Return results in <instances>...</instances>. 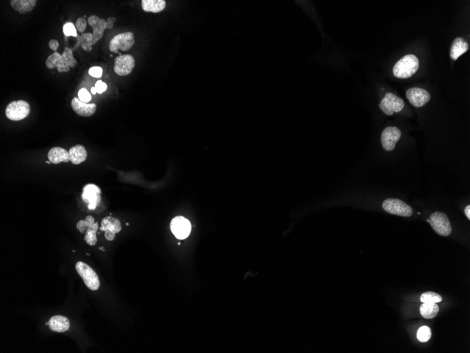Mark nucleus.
<instances>
[{
	"label": "nucleus",
	"instance_id": "obj_18",
	"mask_svg": "<svg viewBox=\"0 0 470 353\" xmlns=\"http://www.w3.org/2000/svg\"><path fill=\"white\" fill-rule=\"evenodd\" d=\"M49 326L52 332L64 333L69 329V320L65 317L56 315L50 318L49 321Z\"/></svg>",
	"mask_w": 470,
	"mask_h": 353
},
{
	"label": "nucleus",
	"instance_id": "obj_23",
	"mask_svg": "<svg viewBox=\"0 0 470 353\" xmlns=\"http://www.w3.org/2000/svg\"><path fill=\"white\" fill-rule=\"evenodd\" d=\"M166 2L164 0H142V9L146 12L159 13L162 12L166 7Z\"/></svg>",
	"mask_w": 470,
	"mask_h": 353
},
{
	"label": "nucleus",
	"instance_id": "obj_17",
	"mask_svg": "<svg viewBox=\"0 0 470 353\" xmlns=\"http://www.w3.org/2000/svg\"><path fill=\"white\" fill-rule=\"evenodd\" d=\"M71 107L78 115L83 117H89L95 114L97 105L95 103L88 104L83 103L78 97H74L71 101Z\"/></svg>",
	"mask_w": 470,
	"mask_h": 353
},
{
	"label": "nucleus",
	"instance_id": "obj_2",
	"mask_svg": "<svg viewBox=\"0 0 470 353\" xmlns=\"http://www.w3.org/2000/svg\"><path fill=\"white\" fill-rule=\"evenodd\" d=\"M419 67V60L417 56L414 54H407L395 64L393 73L396 78H410L418 71Z\"/></svg>",
	"mask_w": 470,
	"mask_h": 353
},
{
	"label": "nucleus",
	"instance_id": "obj_11",
	"mask_svg": "<svg viewBox=\"0 0 470 353\" xmlns=\"http://www.w3.org/2000/svg\"><path fill=\"white\" fill-rule=\"evenodd\" d=\"M170 229L172 233L178 239H185L192 230L191 223L183 216H176L170 223Z\"/></svg>",
	"mask_w": 470,
	"mask_h": 353
},
{
	"label": "nucleus",
	"instance_id": "obj_5",
	"mask_svg": "<svg viewBox=\"0 0 470 353\" xmlns=\"http://www.w3.org/2000/svg\"><path fill=\"white\" fill-rule=\"evenodd\" d=\"M428 222L436 233L441 236H449L452 232V227L447 215L441 212H436L431 215Z\"/></svg>",
	"mask_w": 470,
	"mask_h": 353
},
{
	"label": "nucleus",
	"instance_id": "obj_14",
	"mask_svg": "<svg viewBox=\"0 0 470 353\" xmlns=\"http://www.w3.org/2000/svg\"><path fill=\"white\" fill-rule=\"evenodd\" d=\"M406 97L410 104L415 107H421L428 103L431 100L429 92L420 88H409L406 92Z\"/></svg>",
	"mask_w": 470,
	"mask_h": 353
},
{
	"label": "nucleus",
	"instance_id": "obj_34",
	"mask_svg": "<svg viewBox=\"0 0 470 353\" xmlns=\"http://www.w3.org/2000/svg\"><path fill=\"white\" fill-rule=\"evenodd\" d=\"M117 22V18H114V17H109L106 20V26H107L108 29H112L114 27V23Z\"/></svg>",
	"mask_w": 470,
	"mask_h": 353
},
{
	"label": "nucleus",
	"instance_id": "obj_31",
	"mask_svg": "<svg viewBox=\"0 0 470 353\" xmlns=\"http://www.w3.org/2000/svg\"><path fill=\"white\" fill-rule=\"evenodd\" d=\"M86 27H87V22H86L85 19L83 18H78L76 23V28L80 33L84 32L85 31Z\"/></svg>",
	"mask_w": 470,
	"mask_h": 353
},
{
	"label": "nucleus",
	"instance_id": "obj_29",
	"mask_svg": "<svg viewBox=\"0 0 470 353\" xmlns=\"http://www.w3.org/2000/svg\"><path fill=\"white\" fill-rule=\"evenodd\" d=\"M78 98L83 103H88L92 99V97L87 89L81 88L78 92Z\"/></svg>",
	"mask_w": 470,
	"mask_h": 353
},
{
	"label": "nucleus",
	"instance_id": "obj_13",
	"mask_svg": "<svg viewBox=\"0 0 470 353\" xmlns=\"http://www.w3.org/2000/svg\"><path fill=\"white\" fill-rule=\"evenodd\" d=\"M134 64L135 60L131 54L120 55L115 59L114 71L120 76H128L134 70Z\"/></svg>",
	"mask_w": 470,
	"mask_h": 353
},
{
	"label": "nucleus",
	"instance_id": "obj_27",
	"mask_svg": "<svg viewBox=\"0 0 470 353\" xmlns=\"http://www.w3.org/2000/svg\"><path fill=\"white\" fill-rule=\"evenodd\" d=\"M431 337H432V331L428 326H422L418 329V333H417V338L420 341L422 342V343H426V342L430 340Z\"/></svg>",
	"mask_w": 470,
	"mask_h": 353
},
{
	"label": "nucleus",
	"instance_id": "obj_28",
	"mask_svg": "<svg viewBox=\"0 0 470 353\" xmlns=\"http://www.w3.org/2000/svg\"><path fill=\"white\" fill-rule=\"evenodd\" d=\"M63 31H64V35L66 36H73V37H78V34H77L76 28L75 25L72 23H67L64 25V27H63Z\"/></svg>",
	"mask_w": 470,
	"mask_h": 353
},
{
	"label": "nucleus",
	"instance_id": "obj_37",
	"mask_svg": "<svg viewBox=\"0 0 470 353\" xmlns=\"http://www.w3.org/2000/svg\"><path fill=\"white\" fill-rule=\"evenodd\" d=\"M46 163H47V164H50V163H51V161H46Z\"/></svg>",
	"mask_w": 470,
	"mask_h": 353
},
{
	"label": "nucleus",
	"instance_id": "obj_7",
	"mask_svg": "<svg viewBox=\"0 0 470 353\" xmlns=\"http://www.w3.org/2000/svg\"><path fill=\"white\" fill-rule=\"evenodd\" d=\"M382 208L385 211L389 214L404 216V217H409L413 214V210L411 207L399 199H386L384 201Z\"/></svg>",
	"mask_w": 470,
	"mask_h": 353
},
{
	"label": "nucleus",
	"instance_id": "obj_4",
	"mask_svg": "<svg viewBox=\"0 0 470 353\" xmlns=\"http://www.w3.org/2000/svg\"><path fill=\"white\" fill-rule=\"evenodd\" d=\"M76 269L89 289L94 291L99 289L100 286V279L92 267L83 262H78L76 265Z\"/></svg>",
	"mask_w": 470,
	"mask_h": 353
},
{
	"label": "nucleus",
	"instance_id": "obj_20",
	"mask_svg": "<svg viewBox=\"0 0 470 353\" xmlns=\"http://www.w3.org/2000/svg\"><path fill=\"white\" fill-rule=\"evenodd\" d=\"M48 159L54 164L68 162L70 161L69 153L62 147H53L49 151Z\"/></svg>",
	"mask_w": 470,
	"mask_h": 353
},
{
	"label": "nucleus",
	"instance_id": "obj_30",
	"mask_svg": "<svg viewBox=\"0 0 470 353\" xmlns=\"http://www.w3.org/2000/svg\"><path fill=\"white\" fill-rule=\"evenodd\" d=\"M103 70L100 67H93L89 70V74L94 78H100L102 76Z\"/></svg>",
	"mask_w": 470,
	"mask_h": 353
},
{
	"label": "nucleus",
	"instance_id": "obj_22",
	"mask_svg": "<svg viewBox=\"0 0 470 353\" xmlns=\"http://www.w3.org/2000/svg\"><path fill=\"white\" fill-rule=\"evenodd\" d=\"M68 153H69L70 161L76 165L85 161L87 156L85 148L84 146L81 145L73 146L70 149Z\"/></svg>",
	"mask_w": 470,
	"mask_h": 353
},
{
	"label": "nucleus",
	"instance_id": "obj_15",
	"mask_svg": "<svg viewBox=\"0 0 470 353\" xmlns=\"http://www.w3.org/2000/svg\"><path fill=\"white\" fill-rule=\"evenodd\" d=\"M100 230L105 232V238L108 241H114L116 233H119L121 230V224L117 218L106 216L101 222Z\"/></svg>",
	"mask_w": 470,
	"mask_h": 353
},
{
	"label": "nucleus",
	"instance_id": "obj_21",
	"mask_svg": "<svg viewBox=\"0 0 470 353\" xmlns=\"http://www.w3.org/2000/svg\"><path fill=\"white\" fill-rule=\"evenodd\" d=\"M37 0H11L10 4L16 12L20 14H26L34 9Z\"/></svg>",
	"mask_w": 470,
	"mask_h": 353
},
{
	"label": "nucleus",
	"instance_id": "obj_10",
	"mask_svg": "<svg viewBox=\"0 0 470 353\" xmlns=\"http://www.w3.org/2000/svg\"><path fill=\"white\" fill-rule=\"evenodd\" d=\"M101 189L95 184L85 185L83 187L82 197L83 200L90 210H95L101 202Z\"/></svg>",
	"mask_w": 470,
	"mask_h": 353
},
{
	"label": "nucleus",
	"instance_id": "obj_25",
	"mask_svg": "<svg viewBox=\"0 0 470 353\" xmlns=\"http://www.w3.org/2000/svg\"><path fill=\"white\" fill-rule=\"evenodd\" d=\"M439 312V307L436 303H423L420 307V313L423 318H435L438 312Z\"/></svg>",
	"mask_w": 470,
	"mask_h": 353
},
{
	"label": "nucleus",
	"instance_id": "obj_3",
	"mask_svg": "<svg viewBox=\"0 0 470 353\" xmlns=\"http://www.w3.org/2000/svg\"><path fill=\"white\" fill-rule=\"evenodd\" d=\"M77 229L81 233H85L84 241L89 246H94L97 242V231L99 229V224L95 222L93 216H86L84 220H81L76 225Z\"/></svg>",
	"mask_w": 470,
	"mask_h": 353
},
{
	"label": "nucleus",
	"instance_id": "obj_33",
	"mask_svg": "<svg viewBox=\"0 0 470 353\" xmlns=\"http://www.w3.org/2000/svg\"><path fill=\"white\" fill-rule=\"evenodd\" d=\"M49 47L51 50H54V52H56L59 47V42L58 40H55V39H52V40H50L49 42Z\"/></svg>",
	"mask_w": 470,
	"mask_h": 353
},
{
	"label": "nucleus",
	"instance_id": "obj_6",
	"mask_svg": "<svg viewBox=\"0 0 470 353\" xmlns=\"http://www.w3.org/2000/svg\"><path fill=\"white\" fill-rule=\"evenodd\" d=\"M31 107L27 102L24 100H17L9 103L6 108V116L9 120L18 121L26 119L29 115Z\"/></svg>",
	"mask_w": 470,
	"mask_h": 353
},
{
	"label": "nucleus",
	"instance_id": "obj_24",
	"mask_svg": "<svg viewBox=\"0 0 470 353\" xmlns=\"http://www.w3.org/2000/svg\"><path fill=\"white\" fill-rule=\"evenodd\" d=\"M92 37L93 35L91 33H87V34H83L81 36L78 35V41H77L76 45H75L74 48L72 49V50H76L77 48H78L79 46H82L83 50H85L86 52H90L92 50Z\"/></svg>",
	"mask_w": 470,
	"mask_h": 353
},
{
	"label": "nucleus",
	"instance_id": "obj_26",
	"mask_svg": "<svg viewBox=\"0 0 470 353\" xmlns=\"http://www.w3.org/2000/svg\"><path fill=\"white\" fill-rule=\"evenodd\" d=\"M420 300L423 303H438L443 300V298L438 293L429 291L421 295Z\"/></svg>",
	"mask_w": 470,
	"mask_h": 353
},
{
	"label": "nucleus",
	"instance_id": "obj_16",
	"mask_svg": "<svg viewBox=\"0 0 470 353\" xmlns=\"http://www.w3.org/2000/svg\"><path fill=\"white\" fill-rule=\"evenodd\" d=\"M89 25L93 29L92 32V43L96 44L104 35L105 30L107 28L106 21L104 18H100L97 16L92 15L87 18Z\"/></svg>",
	"mask_w": 470,
	"mask_h": 353
},
{
	"label": "nucleus",
	"instance_id": "obj_32",
	"mask_svg": "<svg viewBox=\"0 0 470 353\" xmlns=\"http://www.w3.org/2000/svg\"><path fill=\"white\" fill-rule=\"evenodd\" d=\"M95 87L96 88L97 93L101 94L107 89V85L103 81H98L95 83Z\"/></svg>",
	"mask_w": 470,
	"mask_h": 353
},
{
	"label": "nucleus",
	"instance_id": "obj_36",
	"mask_svg": "<svg viewBox=\"0 0 470 353\" xmlns=\"http://www.w3.org/2000/svg\"><path fill=\"white\" fill-rule=\"evenodd\" d=\"M91 92H92V93L93 94V95H95V94L97 93V90H96V88H95V87H92V88H91Z\"/></svg>",
	"mask_w": 470,
	"mask_h": 353
},
{
	"label": "nucleus",
	"instance_id": "obj_35",
	"mask_svg": "<svg viewBox=\"0 0 470 353\" xmlns=\"http://www.w3.org/2000/svg\"><path fill=\"white\" fill-rule=\"evenodd\" d=\"M465 215H466V216H467V217H468V219H469V220H470V205H468V206L466 207V208H465Z\"/></svg>",
	"mask_w": 470,
	"mask_h": 353
},
{
	"label": "nucleus",
	"instance_id": "obj_19",
	"mask_svg": "<svg viewBox=\"0 0 470 353\" xmlns=\"http://www.w3.org/2000/svg\"><path fill=\"white\" fill-rule=\"evenodd\" d=\"M468 49H469V45L468 42L462 37H457L451 45V52H450L451 59L455 61L457 60L460 56L468 52Z\"/></svg>",
	"mask_w": 470,
	"mask_h": 353
},
{
	"label": "nucleus",
	"instance_id": "obj_1",
	"mask_svg": "<svg viewBox=\"0 0 470 353\" xmlns=\"http://www.w3.org/2000/svg\"><path fill=\"white\" fill-rule=\"evenodd\" d=\"M45 64L49 70L56 68L58 71L64 73L69 71L70 68H74L77 65V61L73 56L72 49L65 48L62 54L57 52L50 54Z\"/></svg>",
	"mask_w": 470,
	"mask_h": 353
},
{
	"label": "nucleus",
	"instance_id": "obj_9",
	"mask_svg": "<svg viewBox=\"0 0 470 353\" xmlns=\"http://www.w3.org/2000/svg\"><path fill=\"white\" fill-rule=\"evenodd\" d=\"M405 106L403 100L391 92H387L380 104V108L385 114L391 116L400 112Z\"/></svg>",
	"mask_w": 470,
	"mask_h": 353
},
{
	"label": "nucleus",
	"instance_id": "obj_12",
	"mask_svg": "<svg viewBox=\"0 0 470 353\" xmlns=\"http://www.w3.org/2000/svg\"><path fill=\"white\" fill-rule=\"evenodd\" d=\"M401 137V131L396 126H388L382 132L381 142L386 151H392Z\"/></svg>",
	"mask_w": 470,
	"mask_h": 353
},
{
	"label": "nucleus",
	"instance_id": "obj_8",
	"mask_svg": "<svg viewBox=\"0 0 470 353\" xmlns=\"http://www.w3.org/2000/svg\"><path fill=\"white\" fill-rule=\"evenodd\" d=\"M134 35L133 32H125L114 36L109 43L111 53H118L120 51H128L134 45Z\"/></svg>",
	"mask_w": 470,
	"mask_h": 353
}]
</instances>
